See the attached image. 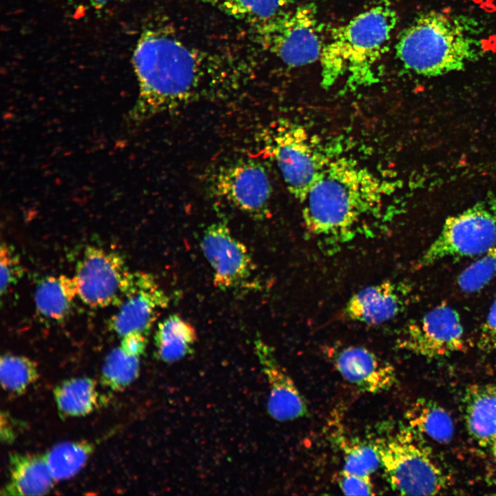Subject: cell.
I'll return each mask as SVG.
<instances>
[{
  "instance_id": "cell-1",
  "label": "cell",
  "mask_w": 496,
  "mask_h": 496,
  "mask_svg": "<svg viewBox=\"0 0 496 496\" xmlns=\"http://www.w3.org/2000/svg\"><path fill=\"white\" fill-rule=\"evenodd\" d=\"M391 192L386 182L357 161L331 159L300 202L304 227L320 248L335 251L373 236Z\"/></svg>"
},
{
  "instance_id": "cell-2",
  "label": "cell",
  "mask_w": 496,
  "mask_h": 496,
  "mask_svg": "<svg viewBox=\"0 0 496 496\" xmlns=\"http://www.w3.org/2000/svg\"><path fill=\"white\" fill-rule=\"evenodd\" d=\"M132 61L139 87L135 111L141 118L187 103L196 92L203 75L198 54L165 28L143 31Z\"/></svg>"
},
{
  "instance_id": "cell-3",
  "label": "cell",
  "mask_w": 496,
  "mask_h": 496,
  "mask_svg": "<svg viewBox=\"0 0 496 496\" xmlns=\"http://www.w3.org/2000/svg\"><path fill=\"white\" fill-rule=\"evenodd\" d=\"M469 28L463 19L444 12L423 13L402 32L397 57L407 70L424 76L462 70L478 56Z\"/></svg>"
},
{
  "instance_id": "cell-4",
  "label": "cell",
  "mask_w": 496,
  "mask_h": 496,
  "mask_svg": "<svg viewBox=\"0 0 496 496\" xmlns=\"http://www.w3.org/2000/svg\"><path fill=\"white\" fill-rule=\"evenodd\" d=\"M397 21L387 0H381L333 30L330 40L347 65V86L355 90L375 83L378 65Z\"/></svg>"
},
{
  "instance_id": "cell-5",
  "label": "cell",
  "mask_w": 496,
  "mask_h": 496,
  "mask_svg": "<svg viewBox=\"0 0 496 496\" xmlns=\"http://www.w3.org/2000/svg\"><path fill=\"white\" fill-rule=\"evenodd\" d=\"M412 428H402L376 439L372 444L386 478L402 495H433L448 484L446 471Z\"/></svg>"
},
{
  "instance_id": "cell-6",
  "label": "cell",
  "mask_w": 496,
  "mask_h": 496,
  "mask_svg": "<svg viewBox=\"0 0 496 496\" xmlns=\"http://www.w3.org/2000/svg\"><path fill=\"white\" fill-rule=\"evenodd\" d=\"M254 28L259 43L287 66L301 67L320 59L325 41L313 3L289 9Z\"/></svg>"
},
{
  "instance_id": "cell-7",
  "label": "cell",
  "mask_w": 496,
  "mask_h": 496,
  "mask_svg": "<svg viewBox=\"0 0 496 496\" xmlns=\"http://www.w3.org/2000/svg\"><path fill=\"white\" fill-rule=\"evenodd\" d=\"M496 244V202H482L448 218L415 263L421 269L448 257L481 256Z\"/></svg>"
},
{
  "instance_id": "cell-8",
  "label": "cell",
  "mask_w": 496,
  "mask_h": 496,
  "mask_svg": "<svg viewBox=\"0 0 496 496\" xmlns=\"http://www.w3.org/2000/svg\"><path fill=\"white\" fill-rule=\"evenodd\" d=\"M267 144L287 189L301 202L331 159L302 126L288 121L271 129Z\"/></svg>"
},
{
  "instance_id": "cell-9",
  "label": "cell",
  "mask_w": 496,
  "mask_h": 496,
  "mask_svg": "<svg viewBox=\"0 0 496 496\" xmlns=\"http://www.w3.org/2000/svg\"><path fill=\"white\" fill-rule=\"evenodd\" d=\"M130 271L114 251L88 246L76 267L78 297L92 308L117 305Z\"/></svg>"
},
{
  "instance_id": "cell-10",
  "label": "cell",
  "mask_w": 496,
  "mask_h": 496,
  "mask_svg": "<svg viewBox=\"0 0 496 496\" xmlns=\"http://www.w3.org/2000/svg\"><path fill=\"white\" fill-rule=\"evenodd\" d=\"M397 343L400 348L424 358L445 356L464 349V329L458 312L442 304L408 324Z\"/></svg>"
},
{
  "instance_id": "cell-11",
  "label": "cell",
  "mask_w": 496,
  "mask_h": 496,
  "mask_svg": "<svg viewBox=\"0 0 496 496\" xmlns=\"http://www.w3.org/2000/svg\"><path fill=\"white\" fill-rule=\"evenodd\" d=\"M212 189L255 218H263L269 210L272 187L265 167L257 161L242 158L221 166L214 176Z\"/></svg>"
},
{
  "instance_id": "cell-12",
  "label": "cell",
  "mask_w": 496,
  "mask_h": 496,
  "mask_svg": "<svg viewBox=\"0 0 496 496\" xmlns=\"http://www.w3.org/2000/svg\"><path fill=\"white\" fill-rule=\"evenodd\" d=\"M169 302V297L152 276L130 272L118 310L110 320V329L121 337L132 332L147 335L160 311Z\"/></svg>"
},
{
  "instance_id": "cell-13",
  "label": "cell",
  "mask_w": 496,
  "mask_h": 496,
  "mask_svg": "<svg viewBox=\"0 0 496 496\" xmlns=\"http://www.w3.org/2000/svg\"><path fill=\"white\" fill-rule=\"evenodd\" d=\"M214 272V283L222 290L242 287L251 276L254 265L246 246L223 222H216L204 231L200 242Z\"/></svg>"
},
{
  "instance_id": "cell-14",
  "label": "cell",
  "mask_w": 496,
  "mask_h": 496,
  "mask_svg": "<svg viewBox=\"0 0 496 496\" xmlns=\"http://www.w3.org/2000/svg\"><path fill=\"white\" fill-rule=\"evenodd\" d=\"M329 358L343 379L364 392L385 391L397 382L392 364L365 347L347 346L334 349Z\"/></svg>"
},
{
  "instance_id": "cell-15",
  "label": "cell",
  "mask_w": 496,
  "mask_h": 496,
  "mask_svg": "<svg viewBox=\"0 0 496 496\" xmlns=\"http://www.w3.org/2000/svg\"><path fill=\"white\" fill-rule=\"evenodd\" d=\"M255 349L269 386L267 409L271 417L285 422L307 415L308 407L303 395L270 347L258 339L255 341Z\"/></svg>"
},
{
  "instance_id": "cell-16",
  "label": "cell",
  "mask_w": 496,
  "mask_h": 496,
  "mask_svg": "<svg viewBox=\"0 0 496 496\" xmlns=\"http://www.w3.org/2000/svg\"><path fill=\"white\" fill-rule=\"evenodd\" d=\"M407 286L384 281L365 287L354 293L342 311L349 320L377 325L397 316L404 308Z\"/></svg>"
},
{
  "instance_id": "cell-17",
  "label": "cell",
  "mask_w": 496,
  "mask_h": 496,
  "mask_svg": "<svg viewBox=\"0 0 496 496\" xmlns=\"http://www.w3.org/2000/svg\"><path fill=\"white\" fill-rule=\"evenodd\" d=\"M464 420L474 440L481 446L490 447L496 441V386L479 384L468 389Z\"/></svg>"
},
{
  "instance_id": "cell-18",
  "label": "cell",
  "mask_w": 496,
  "mask_h": 496,
  "mask_svg": "<svg viewBox=\"0 0 496 496\" xmlns=\"http://www.w3.org/2000/svg\"><path fill=\"white\" fill-rule=\"evenodd\" d=\"M10 480L2 489L6 495H41L53 487L44 455L12 453L9 457Z\"/></svg>"
},
{
  "instance_id": "cell-19",
  "label": "cell",
  "mask_w": 496,
  "mask_h": 496,
  "mask_svg": "<svg viewBox=\"0 0 496 496\" xmlns=\"http://www.w3.org/2000/svg\"><path fill=\"white\" fill-rule=\"evenodd\" d=\"M78 296L74 277L65 275L50 276L37 285L34 299L38 312L45 318L61 320L70 312Z\"/></svg>"
},
{
  "instance_id": "cell-20",
  "label": "cell",
  "mask_w": 496,
  "mask_h": 496,
  "mask_svg": "<svg viewBox=\"0 0 496 496\" xmlns=\"http://www.w3.org/2000/svg\"><path fill=\"white\" fill-rule=\"evenodd\" d=\"M196 340L197 334L193 326L176 314L161 321L154 334L158 356L167 363L191 353Z\"/></svg>"
},
{
  "instance_id": "cell-21",
  "label": "cell",
  "mask_w": 496,
  "mask_h": 496,
  "mask_svg": "<svg viewBox=\"0 0 496 496\" xmlns=\"http://www.w3.org/2000/svg\"><path fill=\"white\" fill-rule=\"evenodd\" d=\"M54 395L59 413L67 417L84 416L96 406L99 394L94 380L73 378L58 384Z\"/></svg>"
},
{
  "instance_id": "cell-22",
  "label": "cell",
  "mask_w": 496,
  "mask_h": 496,
  "mask_svg": "<svg viewBox=\"0 0 496 496\" xmlns=\"http://www.w3.org/2000/svg\"><path fill=\"white\" fill-rule=\"evenodd\" d=\"M406 415L411 428L434 441L446 443L453 435L452 417L434 402L419 400L409 409Z\"/></svg>"
},
{
  "instance_id": "cell-23",
  "label": "cell",
  "mask_w": 496,
  "mask_h": 496,
  "mask_svg": "<svg viewBox=\"0 0 496 496\" xmlns=\"http://www.w3.org/2000/svg\"><path fill=\"white\" fill-rule=\"evenodd\" d=\"M225 14L254 27L268 22L289 10L291 0H205Z\"/></svg>"
},
{
  "instance_id": "cell-24",
  "label": "cell",
  "mask_w": 496,
  "mask_h": 496,
  "mask_svg": "<svg viewBox=\"0 0 496 496\" xmlns=\"http://www.w3.org/2000/svg\"><path fill=\"white\" fill-rule=\"evenodd\" d=\"M87 442H66L56 444L45 455L49 471L55 481L75 475L86 464L93 451Z\"/></svg>"
},
{
  "instance_id": "cell-25",
  "label": "cell",
  "mask_w": 496,
  "mask_h": 496,
  "mask_svg": "<svg viewBox=\"0 0 496 496\" xmlns=\"http://www.w3.org/2000/svg\"><path fill=\"white\" fill-rule=\"evenodd\" d=\"M38 378L37 365L30 358L12 354L1 356L0 380L5 391L16 395L22 394Z\"/></svg>"
},
{
  "instance_id": "cell-26",
  "label": "cell",
  "mask_w": 496,
  "mask_h": 496,
  "mask_svg": "<svg viewBox=\"0 0 496 496\" xmlns=\"http://www.w3.org/2000/svg\"><path fill=\"white\" fill-rule=\"evenodd\" d=\"M139 357L127 354L118 347L105 358L101 381L112 390L119 391L129 386L139 373Z\"/></svg>"
},
{
  "instance_id": "cell-27",
  "label": "cell",
  "mask_w": 496,
  "mask_h": 496,
  "mask_svg": "<svg viewBox=\"0 0 496 496\" xmlns=\"http://www.w3.org/2000/svg\"><path fill=\"white\" fill-rule=\"evenodd\" d=\"M338 442L343 453V471L371 476L380 466L379 455L373 444L351 441L342 436Z\"/></svg>"
},
{
  "instance_id": "cell-28",
  "label": "cell",
  "mask_w": 496,
  "mask_h": 496,
  "mask_svg": "<svg viewBox=\"0 0 496 496\" xmlns=\"http://www.w3.org/2000/svg\"><path fill=\"white\" fill-rule=\"evenodd\" d=\"M496 277V244L464 269L457 278V285L464 293L477 292Z\"/></svg>"
},
{
  "instance_id": "cell-29",
  "label": "cell",
  "mask_w": 496,
  "mask_h": 496,
  "mask_svg": "<svg viewBox=\"0 0 496 496\" xmlns=\"http://www.w3.org/2000/svg\"><path fill=\"white\" fill-rule=\"evenodd\" d=\"M23 274V266L14 249L7 242H2L0 247L1 294H6Z\"/></svg>"
},
{
  "instance_id": "cell-30",
  "label": "cell",
  "mask_w": 496,
  "mask_h": 496,
  "mask_svg": "<svg viewBox=\"0 0 496 496\" xmlns=\"http://www.w3.org/2000/svg\"><path fill=\"white\" fill-rule=\"evenodd\" d=\"M337 483L344 495H374L371 476L350 473L342 470L337 475Z\"/></svg>"
},
{
  "instance_id": "cell-31",
  "label": "cell",
  "mask_w": 496,
  "mask_h": 496,
  "mask_svg": "<svg viewBox=\"0 0 496 496\" xmlns=\"http://www.w3.org/2000/svg\"><path fill=\"white\" fill-rule=\"evenodd\" d=\"M479 341L481 345L485 348L496 346V298L482 325Z\"/></svg>"
},
{
  "instance_id": "cell-32",
  "label": "cell",
  "mask_w": 496,
  "mask_h": 496,
  "mask_svg": "<svg viewBox=\"0 0 496 496\" xmlns=\"http://www.w3.org/2000/svg\"><path fill=\"white\" fill-rule=\"evenodd\" d=\"M147 335L139 332H132L121 337L120 347L127 354L140 357L146 348Z\"/></svg>"
},
{
  "instance_id": "cell-33",
  "label": "cell",
  "mask_w": 496,
  "mask_h": 496,
  "mask_svg": "<svg viewBox=\"0 0 496 496\" xmlns=\"http://www.w3.org/2000/svg\"><path fill=\"white\" fill-rule=\"evenodd\" d=\"M110 0H90L93 6L100 8L105 6Z\"/></svg>"
},
{
  "instance_id": "cell-34",
  "label": "cell",
  "mask_w": 496,
  "mask_h": 496,
  "mask_svg": "<svg viewBox=\"0 0 496 496\" xmlns=\"http://www.w3.org/2000/svg\"><path fill=\"white\" fill-rule=\"evenodd\" d=\"M490 448H491L492 455L493 456V458L496 462V441L491 445V446Z\"/></svg>"
}]
</instances>
